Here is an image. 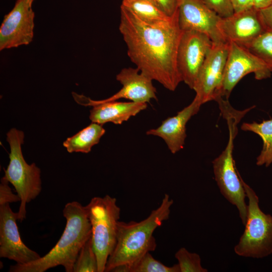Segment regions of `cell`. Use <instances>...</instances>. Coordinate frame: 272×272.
Returning <instances> with one entry per match:
<instances>
[{"instance_id":"obj_15","label":"cell","mask_w":272,"mask_h":272,"mask_svg":"<svg viewBox=\"0 0 272 272\" xmlns=\"http://www.w3.org/2000/svg\"><path fill=\"white\" fill-rule=\"evenodd\" d=\"M218 26L226 42L239 44L250 41L266 31L259 11L254 7L221 17Z\"/></svg>"},{"instance_id":"obj_25","label":"cell","mask_w":272,"mask_h":272,"mask_svg":"<svg viewBox=\"0 0 272 272\" xmlns=\"http://www.w3.org/2000/svg\"><path fill=\"white\" fill-rule=\"evenodd\" d=\"M207 5L221 17L231 16L234 13L230 0H204Z\"/></svg>"},{"instance_id":"obj_1","label":"cell","mask_w":272,"mask_h":272,"mask_svg":"<svg viewBox=\"0 0 272 272\" xmlns=\"http://www.w3.org/2000/svg\"><path fill=\"white\" fill-rule=\"evenodd\" d=\"M119 30L130 60L140 71L174 91L182 79L177 65V54L183 31L178 12L171 19L146 22L121 5Z\"/></svg>"},{"instance_id":"obj_19","label":"cell","mask_w":272,"mask_h":272,"mask_svg":"<svg viewBox=\"0 0 272 272\" xmlns=\"http://www.w3.org/2000/svg\"><path fill=\"white\" fill-rule=\"evenodd\" d=\"M241 129L254 132L260 137L263 145L256 158V164L258 166H269L272 164V119L264 120L260 123L244 122Z\"/></svg>"},{"instance_id":"obj_27","label":"cell","mask_w":272,"mask_h":272,"mask_svg":"<svg viewBox=\"0 0 272 272\" xmlns=\"http://www.w3.org/2000/svg\"><path fill=\"white\" fill-rule=\"evenodd\" d=\"M152 2L169 17H173L178 12V0H152Z\"/></svg>"},{"instance_id":"obj_8","label":"cell","mask_w":272,"mask_h":272,"mask_svg":"<svg viewBox=\"0 0 272 272\" xmlns=\"http://www.w3.org/2000/svg\"><path fill=\"white\" fill-rule=\"evenodd\" d=\"M229 42V51L218 98H225L227 100L235 86L247 75L254 73L258 80L267 79L271 75V72L258 57L236 43Z\"/></svg>"},{"instance_id":"obj_18","label":"cell","mask_w":272,"mask_h":272,"mask_svg":"<svg viewBox=\"0 0 272 272\" xmlns=\"http://www.w3.org/2000/svg\"><path fill=\"white\" fill-rule=\"evenodd\" d=\"M105 132L103 125L92 122L76 134L68 138L63 142V146L70 153H88L94 146L99 143Z\"/></svg>"},{"instance_id":"obj_23","label":"cell","mask_w":272,"mask_h":272,"mask_svg":"<svg viewBox=\"0 0 272 272\" xmlns=\"http://www.w3.org/2000/svg\"><path fill=\"white\" fill-rule=\"evenodd\" d=\"M73 272H98V260L91 237L81 248L74 265Z\"/></svg>"},{"instance_id":"obj_5","label":"cell","mask_w":272,"mask_h":272,"mask_svg":"<svg viewBox=\"0 0 272 272\" xmlns=\"http://www.w3.org/2000/svg\"><path fill=\"white\" fill-rule=\"evenodd\" d=\"M85 207L91 225V238L98 272H104L107 260L116 243L120 208L116 198L107 194L92 198Z\"/></svg>"},{"instance_id":"obj_26","label":"cell","mask_w":272,"mask_h":272,"mask_svg":"<svg viewBox=\"0 0 272 272\" xmlns=\"http://www.w3.org/2000/svg\"><path fill=\"white\" fill-rule=\"evenodd\" d=\"M9 182L4 176L0 184V205L21 201L18 194H14L9 185Z\"/></svg>"},{"instance_id":"obj_24","label":"cell","mask_w":272,"mask_h":272,"mask_svg":"<svg viewBox=\"0 0 272 272\" xmlns=\"http://www.w3.org/2000/svg\"><path fill=\"white\" fill-rule=\"evenodd\" d=\"M180 272H207L201 264V258L196 253L189 252L186 248H180L175 254Z\"/></svg>"},{"instance_id":"obj_14","label":"cell","mask_w":272,"mask_h":272,"mask_svg":"<svg viewBox=\"0 0 272 272\" xmlns=\"http://www.w3.org/2000/svg\"><path fill=\"white\" fill-rule=\"evenodd\" d=\"M17 220L18 213L13 211L9 203L0 205V257L23 264L41 256L23 243L17 225Z\"/></svg>"},{"instance_id":"obj_28","label":"cell","mask_w":272,"mask_h":272,"mask_svg":"<svg viewBox=\"0 0 272 272\" xmlns=\"http://www.w3.org/2000/svg\"><path fill=\"white\" fill-rule=\"evenodd\" d=\"M259 11L266 30L272 31V4Z\"/></svg>"},{"instance_id":"obj_29","label":"cell","mask_w":272,"mask_h":272,"mask_svg":"<svg viewBox=\"0 0 272 272\" xmlns=\"http://www.w3.org/2000/svg\"><path fill=\"white\" fill-rule=\"evenodd\" d=\"M234 13H237L254 7L252 0H230Z\"/></svg>"},{"instance_id":"obj_32","label":"cell","mask_w":272,"mask_h":272,"mask_svg":"<svg viewBox=\"0 0 272 272\" xmlns=\"http://www.w3.org/2000/svg\"><path fill=\"white\" fill-rule=\"evenodd\" d=\"M148 1H151V2H152L153 3L152 0H148Z\"/></svg>"},{"instance_id":"obj_4","label":"cell","mask_w":272,"mask_h":272,"mask_svg":"<svg viewBox=\"0 0 272 272\" xmlns=\"http://www.w3.org/2000/svg\"><path fill=\"white\" fill-rule=\"evenodd\" d=\"M24 132L15 128L7 133L10 147V162L4 169V177L11 183L19 196L21 201L18 213V220L26 218V205L35 199L42 189L41 171L35 163L28 164L24 158L21 145L24 143Z\"/></svg>"},{"instance_id":"obj_22","label":"cell","mask_w":272,"mask_h":272,"mask_svg":"<svg viewBox=\"0 0 272 272\" xmlns=\"http://www.w3.org/2000/svg\"><path fill=\"white\" fill-rule=\"evenodd\" d=\"M239 45L260 59L272 72V31L266 30L251 41Z\"/></svg>"},{"instance_id":"obj_30","label":"cell","mask_w":272,"mask_h":272,"mask_svg":"<svg viewBox=\"0 0 272 272\" xmlns=\"http://www.w3.org/2000/svg\"><path fill=\"white\" fill-rule=\"evenodd\" d=\"M253 6L257 10L264 9L272 4V0H252Z\"/></svg>"},{"instance_id":"obj_9","label":"cell","mask_w":272,"mask_h":272,"mask_svg":"<svg viewBox=\"0 0 272 272\" xmlns=\"http://www.w3.org/2000/svg\"><path fill=\"white\" fill-rule=\"evenodd\" d=\"M213 45L207 34L183 31L178 45L177 65L182 81L193 89L199 71Z\"/></svg>"},{"instance_id":"obj_3","label":"cell","mask_w":272,"mask_h":272,"mask_svg":"<svg viewBox=\"0 0 272 272\" xmlns=\"http://www.w3.org/2000/svg\"><path fill=\"white\" fill-rule=\"evenodd\" d=\"M173 203L169 195L165 194L159 207L145 219L128 223L119 221L116 243L107 260L105 271L129 265L146 253L154 251L157 247L154 232L169 219Z\"/></svg>"},{"instance_id":"obj_12","label":"cell","mask_w":272,"mask_h":272,"mask_svg":"<svg viewBox=\"0 0 272 272\" xmlns=\"http://www.w3.org/2000/svg\"><path fill=\"white\" fill-rule=\"evenodd\" d=\"M34 18L29 1L17 0L1 24L0 50L30 43L34 36Z\"/></svg>"},{"instance_id":"obj_2","label":"cell","mask_w":272,"mask_h":272,"mask_svg":"<svg viewBox=\"0 0 272 272\" xmlns=\"http://www.w3.org/2000/svg\"><path fill=\"white\" fill-rule=\"evenodd\" d=\"M62 215L66 220L63 232L54 246L45 255L26 264L11 265L10 272H44L61 265L73 272L78 254L92 236L91 225L85 206L73 201L67 203Z\"/></svg>"},{"instance_id":"obj_10","label":"cell","mask_w":272,"mask_h":272,"mask_svg":"<svg viewBox=\"0 0 272 272\" xmlns=\"http://www.w3.org/2000/svg\"><path fill=\"white\" fill-rule=\"evenodd\" d=\"M229 47V42L213 43L199 71L193 90L202 105L220 97Z\"/></svg>"},{"instance_id":"obj_7","label":"cell","mask_w":272,"mask_h":272,"mask_svg":"<svg viewBox=\"0 0 272 272\" xmlns=\"http://www.w3.org/2000/svg\"><path fill=\"white\" fill-rule=\"evenodd\" d=\"M229 138L225 149L213 161L215 180L223 196L235 206L239 212V217L245 225L247 205L245 202L246 194L233 156L234 140L236 135V124L237 121L228 120Z\"/></svg>"},{"instance_id":"obj_17","label":"cell","mask_w":272,"mask_h":272,"mask_svg":"<svg viewBox=\"0 0 272 272\" xmlns=\"http://www.w3.org/2000/svg\"><path fill=\"white\" fill-rule=\"evenodd\" d=\"M147 107V103L109 101L93 106L89 116L92 122L121 124Z\"/></svg>"},{"instance_id":"obj_13","label":"cell","mask_w":272,"mask_h":272,"mask_svg":"<svg viewBox=\"0 0 272 272\" xmlns=\"http://www.w3.org/2000/svg\"><path fill=\"white\" fill-rule=\"evenodd\" d=\"M178 22L182 31L205 33L214 43L226 42L218 26L221 17L204 0H178Z\"/></svg>"},{"instance_id":"obj_11","label":"cell","mask_w":272,"mask_h":272,"mask_svg":"<svg viewBox=\"0 0 272 272\" xmlns=\"http://www.w3.org/2000/svg\"><path fill=\"white\" fill-rule=\"evenodd\" d=\"M122 85V88L111 97L103 100H94L82 95L72 93L75 100L84 106H91L106 102L125 99L139 103H148L152 99L157 100L156 89L152 80L142 74L137 68H124L116 76Z\"/></svg>"},{"instance_id":"obj_6","label":"cell","mask_w":272,"mask_h":272,"mask_svg":"<svg viewBox=\"0 0 272 272\" xmlns=\"http://www.w3.org/2000/svg\"><path fill=\"white\" fill-rule=\"evenodd\" d=\"M248 199L245 229L235 253L242 257L262 258L272 254V216L263 212L254 190L242 179Z\"/></svg>"},{"instance_id":"obj_31","label":"cell","mask_w":272,"mask_h":272,"mask_svg":"<svg viewBox=\"0 0 272 272\" xmlns=\"http://www.w3.org/2000/svg\"><path fill=\"white\" fill-rule=\"evenodd\" d=\"M28 1H29V3H30L31 5H32L33 2L34 1H35V0H28Z\"/></svg>"},{"instance_id":"obj_21","label":"cell","mask_w":272,"mask_h":272,"mask_svg":"<svg viewBox=\"0 0 272 272\" xmlns=\"http://www.w3.org/2000/svg\"><path fill=\"white\" fill-rule=\"evenodd\" d=\"M122 6L133 12L142 20L150 23L169 20V17L148 0H122Z\"/></svg>"},{"instance_id":"obj_16","label":"cell","mask_w":272,"mask_h":272,"mask_svg":"<svg viewBox=\"0 0 272 272\" xmlns=\"http://www.w3.org/2000/svg\"><path fill=\"white\" fill-rule=\"evenodd\" d=\"M201 105L194 98L190 104L178 111L176 115L168 117L159 127L148 130L146 134L162 138L171 153L176 154L184 148L187 123L198 113Z\"/></svg>"},{"instance_id":"obj_20","label":"cell","mask_w":272,"mask_h":272,"mask_svg":"<svg viewBox=\"0 0 272 272\" xmlns=\"http://www.w3.org/2000/svg\"><path fill=\"white\" fill-rule=\"evenodd\" d=\"M113 272H180L177 264L169 266L156 260L147 252L139 259L127 265H121L112 270Z\"/></svg>"}]
</instances>
